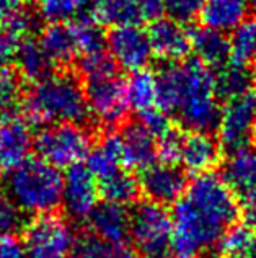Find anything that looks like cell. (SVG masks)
Wrapping results in <instances>:
<instances>
[{
  "instance_id": "obj_1",
  "label": "cell",
  "mask_w": 256,
  "mask_h": 258,
  "mask_svg": "<svg viewBox=\"0 0 256 258\" xmlns=\"http://www.w3.org/2000/svg\"><path fill=\"white\" fill-rule=\"evenodd\" d=\"M238 214L237 195L220 175L212 172L196 175L175 203L172 213L175 255L199 258L207 250L217 247Z\"/></svg>"
},
{
  "instance_id": "obj_2",
  "label": "cell",
  "mask_w": 256,
  "mask_h": 258,
  "mask_svg": "<svg viewBox=\"0 0 256 258\" xmlns=\"http://www.w3.org/2000/svg\"><path fill=\"white\" fill-rule=\"evenodd\" d=\"M158 76V108L173 114L188 131L217 127L220 97L215 74L198 59L168 64Z\"/></svg>"
},
{
  "instance_id": "obj_3",
  "label": "cell",
  "mask_w": 256,
  "mask_h": 258,
  "mask_svg": "<svg viewBox=\"0 0 256 258\" xmlns=\"http://www.w3.org/2000/svg\"><path fill=\"white\" fill-rule=\"evenodd\" d=\"M22 108L33 124H82L90 116L83 87L69 72H51L33 82L23 95Z\"/></svg>"
},
{
  "instance_id": "obj_4",
  "label": "cell",
  "mask_w": 256,
  "mask_h": 258,
  "mask_svg": "<svg viewBox=\"0 0 256 258\" xmlns=\"http://www.w3.org/2000/svg\"><path fill=\"white\" fill-rule=\"evenodd\" d=\"M64 175L49 162L28 159L7 173L4 189L23 214H52L62 205Z\"/></svg>"
},
{
  "instance_id": "obj_5",
  "label": "cell",
  "mask_w": 256,
  "mask_h": 258,
  "mask_svg": "<svg viewBox=\"0 0 256 258\" xmlns=\"http://www.w3.org/2000/svg\"><path fill=\"white\" fill-rule=\"evenodd\" d=\"M35 149L51 165L69 168L87 159L92 151V136L89 129L77 123L49 124L38 133Z\"/></svg>"
},
{
  "instance_id": "obj_6",
  "label": "cell",
  "mask_w": 256,
  "mask_h": 258,
  "mask_svg": "<svg viewBox=\"0 0 256 258\" xmlns=\"http://www.w3.org/2000/svg\"><path fill=\"white\" fill-rule=\"evenodd\" d=\"M129 237L137 252L147 258L166 255L173 242L172 214L158 203H139L131 213Z\"/></svg>"
},
{
  "instance_id": "obj_7",
  "label": "cell",
  "mask_w": 256,
  "mask_h": 258,
  "mask_svg": "<svg viewBox=\"0 0 256 258\" xmlns=\"http://www.w3.org/2000/svg\"><path fill=\"white\" fill-rule=\"evenodd\" d=\"M75 240L69 221L54 213L36 216L23 234L28 258H70Z\"/></svg>"
},
{
  "instance_id": "obj_8",
  "label": "cell",
  "mask_w": 256,
  "mask_h": 258,
  "mask_svg": "<svg viewBox=\"0 0 256 258\" xmlns=\"http://www.w3.org/2000/svg\"><path fill=\"white\" fill-rule=\"evenodd\" d=\"M83 92L89 114L105 127L121 124L131 110L126 93V80L121 79L118 72L103 77L85 79Z\"/></svg>"
},
{
  "instance_id": "obj_9",
  "label": "cell",
  "mask_w": 256,
  "mask_h": 258,
  "mask_svg": "<svg viewBox=\"0 0 256 258\" xmlns=\"http://www.w3.org/2000/svg\"><path fill=\"white\" fill-rule=\"evenodd\" d=\"M256 127V90L250 88L240 95L224 100L220 106L217 133L219 144L228 151L248 146Z\"/></svg>"
},
{
  "instance_id": "obj_10",
  "label": "cell",
  "mask_w": 256,
  "mask_h": 258,
  "mask_svg": "<svg viewBox=\"0 0 256 258\" xmlns=\"http://www.w3.org/2000/svg\"><path fill=\"white\" fill-rule=\"evenodd\" d=\"M106 47L114 64L127 72L145 69L153 57L149 31L136 25H116L106 36Z\"/></svg>"
},
{
  "instance_id": "obj_11",
  "label": "cell",
  "mask_w": 256,
  "mask_h": 258,
  "mask_svg": "<svg viewBox=\"0 0 256 258\" xmlns=\"http://www.w3.org/2000/svg\"><path fill=\"white\" fill-rule=\"evenodd\" d=\"M98 181L89 167L77 164L67 168L62 185V205L72 219H89L98 206Z\"/></svg>"
},
{
  "instance_id": "obj_12",
  "label": "cell",
  "mask_w": 256,
  "mask_h": 258,
  "mask_svg": "<svg viewBox=\"0 0 256 258\" xmlns=\"http://www.w3.org/2000/svg\"><path fill=\"white\" fill-rule=\"evenodd\" d=\"M139 185L147 200L166 206L177 203L185 193L186 178L185 172L180 170L175 164L155 162L153 165L142 170Z\"/></svg>"
},
{
  "instance_id": "obj_13",
  "label": "cell",
  "mask_w": 256,
  "mask_h": 258,
  "mask_svg": "<svg viewBox=\"0 0 256 258\" xmlns=\"http://www.w3.org/2000/svg\"><path fill=\"white\" fill-rule=\"evenodd\" d=\"M161 12V0H106L93 9V18L113 26H144L160 18Z\"/></svg>"
},
{
  "instance_id": "obj_14",
  "label": "cell",
  "mask_w": 256,
  "mask_h": 258,
  "mask_svg": "<svg viewBox=\"0 0 256 258\" xmlns=\"http://www.w3.org/2000/svg\"><path fill=\"white\" fill-rule=\"evenodd\" d=\"M153 56L168 62H180L191 51V33L185 23L170 17H160L149 26Z\"/></svg>"
},
{
  "instance_id": "obj_15",
  "label": "cell",
  "mask_w": 256,
  "mask_h": 258,
  "mask_svg": "<svg viewBox=\"0 0 256 258\" xmlns=\"http://www.w3.org/2000/svg\"><path fill=\"white\" fill-rule=\"evenodd\" d=\"M35 146L30 124L25 119H0V175H7L30 159Z\"/></svg>"
},
{
  "instance_id": "obj_16",
  "label": "cell",
  "mask_w": 256,
  "mask_h": 258,
  "mask_svg": "<svg viewBox=\"0 0 256 258\" xmlns=\"http://www.w3.org/2000/svg\"><path fill=\"white\" fill-rule=\"evenodd\" d=\"M121 157L124 165L132 170H145L155 164L157 154V138L140 123L127 124L118 133Z\"/></svg>"
},
{
  "instance_id": "obj_17",
  "label": "cell",
  "mask_w": 256,
  "mask_h": 258,
  "mask_svg": "<svg viewBox=\"0 0 256 258\" xmlns=\"http://www.w3.org/2000/svg\"><path fill=\"white\" fill-rule=\"evenodd\" d=\"M220 144L209 133L190 131L183 134L178 164L186 172L201 175L211 172L220 159Z\"/></svg>"
},
{
  "instance_id": "obj_18",
  "label": "cell",
  "mask_w": 256,
  "mask_h": 258,
  "mask_svg": "<svg viewBox=\"0 0 256 258\" xmlns=\"http://www.w3.org/2000/svg\"><path fill=\"white\" fill-rule=\"evenodd\" d=\"M222 178L241 200L256 195V149L245 146L232 151L222 167Z\"/></svg>"
},
{
  "instance_id": "obj_19",
  "label": "cell",
  "mask_w": 256,
  "mask_h": 258,
  "mask_svg": "<svg viewBox=\"0 0 256 258\" xmlns=\"http://www.w3.org/2000/svg\"><path fill=\"white\" fill-rule=\"evenodd\" d=\"M87 222H89L92 234L100 237V239L124 242L126 237L129 235L131 214L127 213L124 205L103 201L98 203V206L90 214Z\"/></svg>"
},
{
  "instance_id": "obj_20",
  "label": "cell",
  "mask_w": 256,
  "mask_h": 258,
  "mask_svg": "<svg viewBox=\"0 0 256 258\" xmlns=\"http://www.w3.org/2000/svg\"><path fill=\"white\" fill-rule=\"evenodd\" d=\"M248 0H204L201 9V25L220 33H232L248 18Z\"/></svg>"
},
{
  "instance_id": "obj_21",
  "label": "cell",
  "mask_w": 256,
  "mask_h": 258,
  "mask_svg": "<svg viewBox=\"0 0 256 258\" xmlns=\"http://www.w3.org/2000/svg\"><path fill=\"white\" fill-rule=\"evenodd\" d=\"M39 44L52 66H69L78 57V46L72 23H49L39 35Z\"/></svg>"
},
{
  "instance_id": "obj_22",
  "label": "cell",
  "mask_w": 256,
  "mask_h": 258,
  "mask_svg": "<svg viewBox=\"0 0 256 258\" xmlns=\"http://www.w3.org/2000/svg\"><path fill=\"white\" fill-rule=\"evenodd\" d=\"M191 51L209 69H222L230 62V41L225 33L209 30L206 26L191 33Z\"/></svg>"
},
{
  "instance_id": "obj_23",
  "label": "cell",
  "mask_w": 256,
  "mask_h": 258,
  "mask_svg": "<svg viewBox=\"0 0 256 258\" xmlns=\"http://www.w3.org/2000/svg\"><path fill=\"white\" fill-rule=\"evenodd\" d=\"M85 160H87V167L95 175L97 181H103L113 176L114 173L127 168L123 162V157H121L118 133L106 134L100 141L98 146L92 147V151L89 152Z\"/></svg>"
},
{
  "instance_id": "obj_24",
  "label": "cell",
  "mask_w": 256,
  "mask_h": 258,
  "mask_svg": "<svg viewBox=\"0 0 256 258\" xmlns=\"http://www.w3.org/2000/svg\"><path fill=\"white\" fill-rule=\"evenodd\" d=\"M126 93L131 110L144 113L158 106V76L152 71L140 69L131 72L126 80Z\"/></svg>"
},
{
  "instance_id": "obj_25",
  "label": "cell",
  "mask_w": 256,
  "mask_h": 258,
  "mask_svg": "<svg viewBox=\"0 0 256 258\" xmlns=\"http://www.w3.org/2000/svg\"><path fill=\"white\" fill-rule=\"evenodd\" d=\"M15 62L18 67V74L26 80L36 82L44 76L51 74V60L46 56L44 49L39 41L26 38L20 41L15 51Z\"/></svg>"
},
{
  "instance_id": "obj_26",
  "label": "cell",
  "mask_w": 256,
  "mask_h": 258,
  "mask_svg": "<svg viewBox=\"0 0 256 258\" xmlns=\"http://www.w3.org/2000/svg\"><path fill=\"white\" fill-rule=\"evenodd\" d=\"M70 258H139L126 242L103 240L97 235H83L75 240Z\"/></svg>"
},
{
  "instance_id": "obj_27",
  "label": "cell",
  "mask_w": 256,
  "mask_h": 258,
  "mask_svg": "<svg viewBox=\"0 0 256 258\" xmlns=\"http://www.w3.org/2000/svg\"><path fill=\"white\" fill-rule=\"evenodd\" d=\"M230 62L241 67L256 62V18H246L232 31Z\"/></svg>"
},
{
  "instance_id": "obj_28",
  "label": "cell",
  "mask_w": 256,
  "mask_h": 258,
  "mask_svg": "<svg viewBox=\"0 0 256 258\" xmlns=\"http://www.w3.org/2000/svg\"><path fill=\"white\" fill-rule=\"evenodd\" d=\"M98 188L105 201L118 203V205L124 206L136 200L140 191L139 180L127 168L114 173L103 181H98Z\"/></svg>"
},
{
  "instance_id": "obj_29",
  "label": "cell",
  "mask_w": 256,
  "mask_h": 258,
  "mask_svg": "<svg viewBox=\"0 0 256 258\" xmlns=\"http://www.w3.org/2000/svg\"><path fill=\"white\" fill-rule=\"evenodd\" d=\"M253 84L251 74H248L245 67L228 62L219 71L215 76V85H217V93L220 100L232 98L235 95H240L250 90Z\"/></svg>"
},
{
  "instance_id": "obj_30",
  "label": "cell",
  "mask_w": 256,
  "mask_h": 258,
  "mask_svg": "<svg viewBox=\"0 0 256 258\" xmlns=\"http://www.w3.org/2000/svg\"><path fill=\"white\" fill-rule=\"evenodd\" d=\"M73 31H75L77 46H78V57L95 54L100 51H105L106 46V35L103 33L102 23L90 18H78L77 22L72 23Z\"/></svg>"
},
{
  "instance_id": "obj_31",
  "label": "cell",
  "mask_w": 256,
  "mask_h": 258,
  "mask_svg": "<svg viewBox=\"0 0 256 258\" xmlns=\"http://www.w3.org/2000/svg\"><path fill=\"white\" fill-rule=\"evenodd\" d=\"M254 234L256 229L248 224H233L217 243L219 255L222 258H243Z\"/></svg>"
},
{
  "instance_id": "obj_32",
  "label": "cell",
  "mask_w": 256,
  "mask_h": 258,
  "mask_svg": "<svg viewBox=\"0 0 256 258\" xmlns=\"http://www.w3.org/2000/svg\"><path fill=\"white\" fill-rule=\"evenodd\" d=\"M89 9L87 0H41L38 13L48 23H67Z\"/></svg>"
},
{
  "instance_id": "obj_33",
  "label": "cell",
  "mask_w": 256,
  "mask_h": 258,
  "mask_svg": "<svg viewBox=\"0 0 256 258\" xmlns=\"http://www.w3.org/2000/svg\"><path fill=\"white\" fill-rule=\"evenodd\" d=\"M23 100L22 82L17 72L7 69L0 71V119L13 116V113Z\"/></svg>"
},
{
  "instance_id": "obj_34",
  "label": "cell",
  "mask_w": 256,
  "mask_h": 258,
  "mask_svg": "<svg viewBox=\"0 0 256 258\" xmlns=\"http://www.w3.org/2000/svg\"><path fill=\"white\" fill-rule=\"evenodd\" d=\"M118 66L114 64L110 52L100 51L95 54H89V56L80 57V71H82L85 79H95L114 74Z\"/></svg>"
},
{
  "instance_id": "obj_35",
  "label": "cell",
  "mask_w": 256,
  "mask_h": 258,
  "mask_svg": "<svg viewBox=\"0 0 256 258\" xmlns=\"http://www.w3.org/2000/svg\"><path fill=\"white\" fill-rule=\"evenodd\" d=\"M23 226V213L17 208V205L0 189V237L15 235V232Z\"/></svg>"
},
{
  "instance_id": "obj_36",
  "label": "cell",
  "mask_w": 256,
  "mask_h": 258,
  "mask_svg": "<svg viewBox=\"0 0 256 258\" xmlns=\"http://www.w3.org/2000/svg\"><path fill=\"white\" fill-rule=\"evenodd\" d=\"M204 0H161V7L168 17L181 23H188L199 17Z\"/></svg>"
},
{
  "instance_id": "obj_37",
  "label": "cell",
  "mask_w": 256,
  "mask_h": 258,
  "mask_svg": "<svg viewBox=\"0 0 256 258\" xmlns=\"http://www.w3.org/2000/svg\"><path fill=\"white\" fill-rule=\"evenodd\" d=\"M181 139L183 134L175 131L173 127L166 129L163 134L157 138V154L160 162L165 164H178L180 159V149H181Z\"/></svg>"
},
{
  "instance_id": "obj_38",
  "label": "cell",
  "mask_w": 256,
  "mask_h": 258,
  "mask_svg": "<svg viewBox=\"0 0 256 258\" xmlns=\"http://www.w3.org/2000/svg\"><path fill=\"white\" fill-rule=\"evenodd\" d=\"M35 26H36L35 15H33L31 12L23 9L4 26L5 28L4 31H7L13 39H15V41L20 43V41H23V39H26L30 36V33L35 30Z\"/></svg>"
},
{
  "instance_id": "obj_39",
  "label": "cell",
  "mask_w": 256,
  "mask_h": 258,
  "mask_svg": "<svg viewBox=\"0 0 256 258\" xmlns=\"http://www.w3.org/2000/svg\"><path fill=\"white\" fill-rule=\"evenodd\" d=\"M139 123L144 127H147L149 131L158 138L160 134H163L166 129H170V121H168V114L161 110V108L155 106L152 110H147L144 113H139Z\"/></svg>"
},
{
  "instance_id": "obj_40",
  "label": "cell",
  "mask_w": 256,
  "mask_h": 258,
  "mask_svg": "<svg viewBox=\"0 0 256 258\" xmlns=\"http://www.w3.org/2000/svg\"><path fill=\"white\" fill-rule=\"evenodd\" d=\"M0 258H28L23 240L15 235L0 237Z\"/></svg>"
},
{
  "instance_id": "obj_41",
  "label": "cell",
  "mask_w": 256,
  "mask_h": 258,
  "mask_svg": "<svg viewBox=\"0 0 256 258\" xmlns=\"http://www.w3.org/2000/svg\"><path fill=\"white\" fill-rule=\"evenodd\" d=\"M17 46H18V41H15L9 33L7 31L0 33V71L7 69V66L15 59Z\"/></svg>"
},
{
  "instance_id": "obj_42",
  "label": "cell",
  "mask_w": 256,
  "mask_h": 258,
  "mask_svg": "<svg viewBox=\"0 0 256 258\" xmlns=\"http://www.w3.org/2000/svg\"><path fill=\"white\" fill-rule=\"evenodd\" d=\"M25 9V0H0V25L5 26Z\"/></svg>"
},
{
  "instance_id": "obj_43",
  "label": "cell",
  "mask_w": 256,
  "mask_h": 258,
  "mask_svg": "<svg viewBox=\"0 0 256 258\" xmlns=\"http://www.w3.org/2000/svg\"><path fill=\"white\" fill-rule=\"evenodd\" d=\"M241 209H243L246 224H248V226H251V227L256 229V195L245 198Z\"/></svg>"
},
{
  "instance_id": "obj_44",
  "label": "cell",
  "mask_w": 256,
  "mask_h": 258,
  "mask_svg": "<svg viewBox=\"0 0 256 258\" xmlns=\"http://www.w3.org/2000/svg\"><path fill=\"white\" fill-rule=\"evenodd\" d=\"M243 258H256V234H254V237L251 239L250 245H248V248H246V252H245Z\"/></svg>"
},
{
  "instance_id": "obj_45",
  "label": "cell",
  "mask_w": 256,
  "mask_h": 258,
  "mask_svg": "<svg viewBox=\"0 0 256 258\" xmlns=\"http://www.w3.org/2000/svg\"><path fill=\"white\" fill-rule=\"evenodd\" d=\"M248 4H250V10L256 13V0H248Z\"/></svg>"
},
{
  "instance_id": "obj_46",
  "label": "cell",
  "mask_w": 256,
  "mask_h": 258,
  "mask_svg": "<svg viewBox=\"0 0 256 258\" xmlns=\"http://www.w3.org/2000/svg\"><path fill=\"white\" fill-rule=\"evenodd\" d=\"M251 77H253V84H254V87H256V62H254V69H253V72H251Z\"/></svg>"
},
{
  "instance_id": "obj_47",
  "label": "cell",
  "mask_w": 256,
  "mask_h": 258,
  "mask_svg": "<svg viewBox=\"0 0 256 258\" xmlns=\"http://www.w3.org/2000/svg\"><path fill=\"white\" fill-rule=\"evenodd\" d=\"M155 258H178L177 255H175V256H168V255H161V256H155Z\"/></svg>"
},
{
  "instance_id": "obj_48",
  "label": "cell",
  "mask_w": 256,
  "mask_h": 258,
  "mask_svg": "<svg viewBox=\"0 0 256 258\" xmlns=\"http://www.w3.org/2000/svg\"><path fill=\"white\" fill-rule=\"evenodd\" d=\"M253 139L256 141V127H254V133H253Z\"/></svg>"
}]
</instances>
